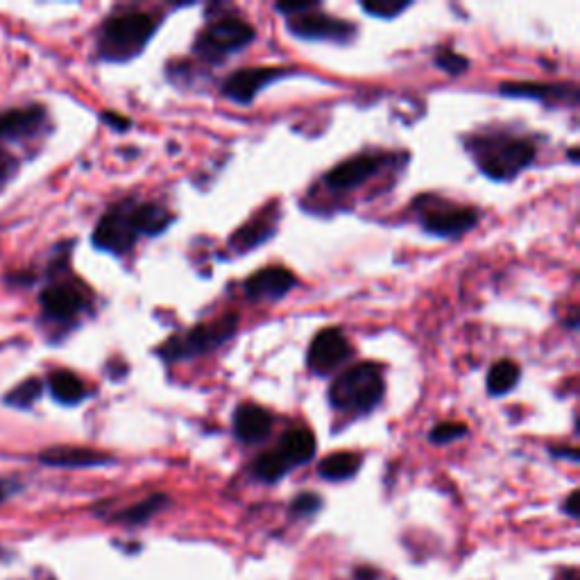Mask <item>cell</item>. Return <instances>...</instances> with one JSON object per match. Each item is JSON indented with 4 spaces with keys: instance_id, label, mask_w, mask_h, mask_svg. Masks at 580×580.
Returning a JSON list of instances; mask_svg holds the SVG:
<instances>
[{
    "instance_id": "cell-24",
    "label": "cell",
    "mask_w": 580,
    "mask_h": 580,
    "mask_svg": "<svg viewBox=\"0 0 580 580\" xmlns=\"http://www.w3.org/2000/svg\"><path fill=\"white\" fill-rule=\"evenodd\" d=\"M519 377H522L519 365L513 361H508V358H503V361L492 365V370L488 374V392L492 397L508 395L510 390H515V386L519 383Z\"/></svg>"
},
{
    "instance_id": "cell-7",
    "label": "cell",
    "mask_w": 580,
    "mask_h": 580,
    "mask_svg": "<svg viewBox=\"0 0 580 580\" xmlns=\"http://www.w3.org/2000/svg\"><path fill=\"white\" fill-rule=\"evenodd\" d=\"M238 329V315L227 313L223 318L211 322V324H195L193 329L184 331L168 338L164 345L157 349V354L164 358L166 363H179V361H193V358L204 356L218 349L229 338H234Z\"/></svg>"
},
{
    "instance_id": "cell-12",
    "label": "cell",
    "mask_w": 580,
    "mask_h": 580,
    "mask_svg": "<svg viewBox=\"0 0 580 580\" xmlns=\"http://www.w3.org/2000/svg\"><path fill=\"white\" fill-rule=\"evenodd\" d=\"M386 164L388 157L383 152H363V155L345 159L343 164L331 168L322 182L331 191L347 193L363 186L365 182H370L372 177H377Z\"/></svg>"
},
{
    "instance_id": "cell-25",
    "label": "cell",
    "mask_w": 580,
    "mask_h": 580,
    "mask_svg": "<svg viewBox=\"0 0 580 580\" xmlns=\"http://www.w3.org/2000/svg\"><path fill=\"white\" fill-rule=\"evenodd\" d=\"M288 469H290L288 463L277 454V449H275V451H266V454H261L257 460H254L252 474L263 483H277L288 474Z\"/></svg>"
},
{
    "instance_id": "cell-17",
    "label": "cell",
    "mask_w": 580,
    "mask_h": 580,
    "mask_svg": "<svg viewBox=\"0 0 580 580\" xmlns=\"http://www.w3.org/2000/svg\"><path fill=\"white\" fill-rule=\"evenodd\" d=\"M272 415L263 406L257 404H241L234 411L232 429L236 440L245 442V445H259V442L268 440L272 433Z\"/></svg>"
},
{
    "instance_id": "cell-9",
    "label": "cell",
    "mask_w": 580,
    "mask_h": 580,
    "mask_svg": "<svg viewBox=\"0 0 580 580\" xmlns=\"http://www.w3.org/2000/svg\"><path fill=\"white\" fill-rule=\"evenodd\" d=\"M50 132L48 109L39 102L7 107L0 112V145H19L37 141Z\"/></svg>"
},
{
    "instance_id": "cell-6",
    "label": "cell",
    "mask_w": 580,
    "mask_h": 580,
    "mask_svg": "<svg viewBox=\"0 0 580 580\" xmlns=\"http://www.w3.org/2000/svg\"><path fill=\"white\" fill-rule=\"evenodd\" d=\"M257 39V30L243 16L220 14L207 23L193 44V55L207 64H220L241 53Z\"/></svg>"
},
{
    "instance_id": "cell-3",
    "label": "cell",
    "mask_w": 580,
    "mask_h": 580,
    "mask_svg": "<svg viewBox=\"0 0 580 580\" xmlns=\"http://www.w3.org/2000/svg\"><path fill=\"white\" fill-rule=\"evenodd\" d=\"M467 152L481 173L494 182H510L524 173L537 157L533 141L506 132L476 134L467 141Z\"/></svg>"
},
{
    "instance_id": "cell-5",
    "label": "cell",
    "mask_w": 580,
    "mask_h": 580,
    "mask_svg": "<svg viewBox=\"0 0 580 580\" xmlns=\"http://www.w3.org/2000/svg\"><path fill=\"white\" fill-rule=\"evenodd\" d=\"M386 397V379L379 363H358L331 383L329 404L340 413L368 415Z\"/></svg>"
},
{
    "instance_id": "cell-28",
    "label": "cell",
    "mask_w": 580,
    "mask_h": 580,
    "mask_svg": "<svg viewBox=\"0 0 580 580\" xmlns=\"http://www.w3.org/2000/svg\"><path fill=\"white\" fill-rule=\"evenodd\" d=\"M467 435V426L460 422H442L438 426H433L429 431V440L433 445H449V442L460 440Z\"/></svg>"
},
{
    "instance_id": "cell-18",
    "label": "cell",
    "mask_w": 580,
    "mask_h": 580,
    "mask_svg": "<svg viewBox=\"0 0 580 580\" xmlns=\"http://www.w3.org/2000/svg\"><path fill=\"white\" fill-rule=\"evenodd\" d=\"M277 223H279V211L275 207V211H268L263 213V216L252 218L250 223H245L241 229H236L229 238V247L236 254H247L254 247H261L263 243H268L272 236L277 232Z\"/></svg>"
},
{
    "instance_id": "cell-31",
    "label": "cell",
    "mask_w": 580,
    "mask_h": 580,
    "mask_svg": "<svg viewBox=\"0 0 580 580\" xmlns=\"http://www.w3.org/2000/svg\"><path fill=\"white\" fill-rule=\"evenodd\" d=\"M315 7H320V3H315V0H302V3H277L275 10L286 14L288 19H293V16H300L304 12H311Z\"/></svg>"
},
{
    "instance_id": "cell-8",
    "label": "cell",
    "mask_w": 580,
    "mask_h": 580,
    "mask_svg": "<svg viewBox=\"0 0 580 580\" xmlns=\"http://www.w3.org/2000/svg\"><path fill=\"white\" fill-rule=\"evenodd\" d=\"M420 223L429 236L460 238L479 225V211L474 207H456L442 198H417Z\"/></svg>"
},
{
    "instance_id": "cell-36",
    "label": "cell",
    "mask_w": 580,
    "mask_h": 580,
    "mask_svg": "<svg viewBox=\"0 0 580 580\" xmlns=\"http://www.w3.org/2000/svg\"><path fill=\"white\" fill-rule=\"evenodd\" d=\"M569 159L576 164V161H578V150H569Z\"/></svg>"
},
{
    "instance_id": "cell-30",
    "label": "cell",
    "mask_w": 580,
    "mask_h": 580,
    "mask_svg": "<svg viewBox=\"0 0 580 580\" xmlns=\"http://www.w3.org/2000/svg\"><path fill=\"white\" fill-rule=\"evenodd\" d=\"M19 168H21L19 159L10 155V152L0 150V191H3L7 184H12V179L19 175Z\"/></svg>"
},
{
    "instance_id": "cell-35",
    "label": "cell",
    "mask_w": 580,
    "mask_h": 580,
    "mask_svg": "<svg viewBox=\"0 0 580 580\" xmlns=\"http://www.w3.org/2000/svg\"><path fill=\"white\" fill-rule=\"evenodd\" d=\"M556 458H569L571 463H578V449H551Z\"/></svg>"
},
{
    "instance_id": "cell-14",
    "label": "cell",
    "mask_w": 580,
    "mask_h": 580,
    "mask_svg": "<svg viewBox=\"0 0 580 580\" xmlns=\"http://www.w3.org/2000/svg\"><path fill=\"white\" fill-rule=\"evenodd\" d=\"M37 460L46 467L57 469H91V467H107L114 465L116 458L105 454V451L89 449V447H73V445H57L39 451Z\"/></svg>"
},
{
    "instance_id": "cell-1",
    "label": "cell",
    "mask_w": 580,
    "mask_h": 580,
    "mask_svg": "<svg viewBox=\"0 0 580 580\" xmlns=\"http://www.w3.org/2000/svg\"><path fill=\"white\" fill-rule=\"evenodd\" d=\"M73 247L75 241H62L53 247L46 266V284L37 295L41 324L48 331H55V340L78 327L82 315L91 309L87 290L71 277Z\"/></svg>"
},
{
    "instance_id": "cell-27",
    "label": "cell",
    "mask_w": 580,
    "mask_h": 580,
    "mask_svg": "<svg viewBox=\"0 0 580 580\" xmlns=\"http://www.w3.org/2000/svg\"><path fill=\"white\" fill-rule=\"evenodd\" d=\"M433 62H435V66L440 68V71H445L447 75H463L469 68V59L456 53V50H451V48H440L438 53H435Z\"/></svg>"
},
{
    "instance_id": "cell-23",
    "label": "cell",
    "mask_w": 580,
    "mask_h": 580,
    "mask_svg": "<svg viewBox=\"0 0 580 580\" xmlns=\"http://www.w3.org/2000/svg\"><path fill=\"white\" fill-rule=\"evenodd\" d=\"M168 503L166 494H152V497L143 499L139 503H134V506L121 510V513L114 515V522H121L127 526H139L150 522L152 517H155L159 510H164V506Z\"/></svg>"
},
{
    "instance_id": "cell-19",
    "label": "cell",
    "mask_w": 580,
    "mask_h": 580,
    "mask_svg": "<svg viewBox=\"0 0 580 580\" xmlns=\"http://www.w3.org/2000/svg\"><path fill=\"white\" fill-rule=\"evenodd\" d=\"M315 449H318L315 435L304 426H297V429H290L281 435L277 454L286 460L288 467H300L313 460Z\"/></svg>"
},
{
    "instance_id": "cell-33",
    "label": "cell",
    "mask_w": 580,
    "mask_h": 580,
    "mask_svg": "<svg viewBox=\"0 0 580 580\" xmlns=\"http://www.w3.org/2000/svg\"><path fill=\"white\" fill-rule=\"evenodd\" d=\"M100 118H102V123H107L116 132H127V130H130V125H132L130 118H125V116L116 114V112H102Z\"/></svg>"
},
{
    "instance_id": "cell-13",
    "label": "cell",
    "mask_w": 580,
    "mask_h": 580,
    "mask_svg": "<svg viewBox=\"0 0 580 580\" xmlns=\"http://www.w3.org/2000/svg\"><path fill=\"white\" fill-rule=\"evenodd\" d=\"M352 354L354 349L349 345L347 336L340 329L331 327L320 331V334L313 338L309 354H306V365H309L311 372L320 374V377H327L329 372H334L340 365L347 363Z\"/></svg>"
},
{
    "instance_id": "cell-21",
    "label": "cell",
    "mask_w": 580,
    "mask_h": 580,
    "mask_svg": "<svg viewBox=\"0 0 580 580\" xmlns=\"http://www.w3.org/2000/svg\"><path fill=\"white\" fill-rule=\"evenodd\" d=\"M46 392V383L39 377H28L16 383L14 388H10L0 397V404L7 408H14V411H32L34 406L41 402Z\"/></svg>"
},
{
    "instance_id": "cell-10",
    "label": "cell",
    "mask_w": 580,
    "mask_h": 580,
    "mask_svg": "<svg viewBox=\"0 0 580 580\" xmlns=\"http://www.w3.org/2000/svg\"><path fill=\"white\" fill-rule=\"evenodd\" d=\"M286 28L295 39L334 41V44H345V41H349L356 34V28L352 23L338 19V16H331L327 12H320V7L288 19Z\"/></svg>"
},
{
    "instance_id": "cell-29",
    "label": "cell",
    "mask_w": 580,
    "mask_h": 580,
    "mask_svg": "<svg viewBox=\"0 0 580 580\" xmlns=\"http://www.w3.org/2000/svg\"><path fill=\"white\" fill-rule=\"evenodd\" d=\"M320 508H322V499L318 497V494L304 492L293 501V506H290V513H293L295 517H311V515L318 513Z\"/></svg>"
},
{
    "instance_id": "cell-15",
    "label": "cell",
    "mask_w": 580,
    "mask_h": 580,
    "mask_svg": "<svg viewBox=\"0 0 580 580\" xmlns=\"http://www.w3.org/2000/svg\"><path fill=\"white\" fill-rule=\"evenodd\" d=\"M499 93L506 98H522V100H537V102H562V105L576 107L578 105V89L574 84H549V82H503Z\"/></svg>"
},
{
    "instance_id": "cell-32",
    "label": "cell",
    "mask_w": 580,
    "mask_h": 580,
    "mask_svg": "<svg viewBox=\"0 0 580 580\" xmlns=\"http://www.w3.org/2000/svg\"><path fill=\"white\" fill-rule=\"evenodd\" d=\"M21 490H23V483L16 479V476H5V479H0V506Z\"/></svg>"
},
{
    "instance_id": "cell-11",
    "label": "cell",
    "mask_w": 580,
    "mask_h": 580,
    "mask_svg": "<svg viewBox=\"0 0 580 580\" xmlns=\"http://www.w3.org/2000/svg\"><path fill=\"white\" fill-rule=\"evenodd\" d=\"M290 75H295V71H290V68H272V66L241 68V71H234L223 82V96L236 102V105H252L268 84L290 78Z\"/></svg>"
},
{
    "instance_id": "cell-20",
    "label": "cell",
    "mask_w": 580,
    "mask_h": 580,
    "mask_svg": "<svg viewBox=\"0 0 580 580\" xmlns=\"http://www.w3.org/2000/svg\"><path fill=\"white\" fill-rule=\"evenodd\" d=\"M46 388L59 406H80L89 397V390L78 374L71 370H55L44 381Z\"/></svg>"
},
{
    "instance_id": "cell-2",
    "label": "cell",
    "mask_w": 580,
    "mask_h": 580,
    "mask_svg": "<svg viewBox=\"0 0 580 580\" xmlns=\"http://www.w3.org/2000/svg\"><path fill=\"white\" fill-rule=\"evenodd\" d=\"M173 220V213L157 202L121 200L102 213L98 225L93 227L91 245L112 257H125L141 236H161Z\"/></svg>"
},
{
    "instance_id": "cell-4",
    "label": "cell",
    "mask_w": 580,
    "mask_h": 580,
    "mask_svg": "<svg viewBox=\"0 0 580 580\" xmlns=\"http://www.w3.org/2000/svg\"><path fill=\"white\" fill-rule=\"evenodd\" d=\"M161 19L148 12H121L107 16L96 39L100 62L125 64L139 57L159 30Z\"/></svg>"
},
{
    "instance_id": "cell-16",
    "label": "cell",
    "mask_w": 580,
    "mask_h": 580,
    "mask_svg": "<svg viewBox=\"0 0 580 580\" xmlns=\"http://www.w3.org/2000/svg\"><path fill=\"white\" fill-rule=\"evenodd\" d=\"M295 286H297V277L293 275V272L281 266H272V268H261L259 272H254L252 277H247L243 288L250 300L275 302V300H281V297H286Z\"/></svg>"
},
{
    "instance_id": "cell-22",
    "label": "cell",
    "mask_w": 580,
    "mask_h": 580,
    "mask_svg": "<svg viewBox=\"0 0 580 580\" xmlns=\"http://www.w3.org/2000/svg\"><path fill=\"white\" fill-rule=\"evenodd\" d=\"M358 467H361V456L354 454V451H334L322 460L318 472L327 481H347L356 476Z\"/></svg>"
},
{
    "instance_id": "cell-26",
    "label": "cell",
    "mask_w": 580,
    "mask_h": 580,
    "mask_svg": "<svg viewBox=\"0 0 580 580\" xmlns=\"http://www.w3.org/2000/svg\"><path fill=\"white\" fill-rule=\"evenodd\" d=\"M411 7H413L411 0H365V3H361V10L365 14L374 16V19H383V21L397 19L399 14L411 10Z\"/></svg>"
},
{
    "instance_id": "cell-34",
    "label": "cell",
    "mask_w": 580,
    "mask_h": 580,
    "mask_svg": "<svg viewBox=\"0 0 580 580\" xmlns=\"http://www.w3.org/2000/svg\"><path fill=\"white\" fill-rule=\"evenodd\" d=\"M578 499H580V494H578V490H574L569 494L567 497V501H565V513L569 515V517H578L580 515V510H578Z\"/></svg>"
}]
</instances>
